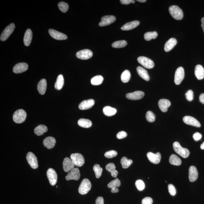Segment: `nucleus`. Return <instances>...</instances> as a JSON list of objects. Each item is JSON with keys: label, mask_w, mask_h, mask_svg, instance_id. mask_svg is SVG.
<instances>
[{"label": "nucleus", "mask_w": 204, "mask_h": 204, "mask_svg": "<svg viewBox=\"0 0 204 204\" xmlns=\"http://www.w3.org/2000/svg\"><path fill=\"white\" fill-rule=\"evenodd\" d=\"M15 28V24L14 23L9 25L7 26L5 28L3 31L1 36V40L2 41H4L7 40L8 38L10 35L12 34L13 32L14 31V29Z\"/></svg>", "instance_id": "obj_6"}, {"label": "nucleus", "mask_w": 204, "mask_h": 204, "mask_svg": "<svg viewBox=\"0 0 204 204\" xmlns=\"http://www.w3.org/2000/svg\"><path fill=\"white\" fill-rule=\"evenodd\" d=\"M56 140L53 137L49 136L44 140L43 145L48 149H51L54 148L56 144Z\"/></svg>", "instance_id": "obj_23"}, {"label": "nucleus", "mask_w": 204, "mask_h": 204, "mask_svg": "<svg viewBox=\"0 0 204 204\" xmlns=\"http://www.w3.org/2000/svg\"><path fill=\"white\" fill-rule=\"evenodd\" d=\"M78 123L79 126L84 128H89L92 126L91 121L88 119H80L78 120Z\"/></svg>", "instance_id": "obj_34"}, {"label": "nucleus", "mask_w": 204, "mask_h": 204, "mask_svg": "<svg viewBox=\"0 0 204 204\" xmlns=\"http://www.w3.org/2000/svg\"><path fill=\"white\" fill-rule=\"evenodd\" d=\"M27 64L24 62L19 63L16 64L13 68V71L15 74H20L24 72L28 69Z\"/></svg>", "instance_id": "obj_18"}, {"label": "nucleus", "mask_w": 204, "mask_h": 204, "mask_svg": "<svg viewBox=\"0 0 204 204\" xmlns=\"http://www.w3.org/2000/svg\"><path fill=\"white\" fill-rule=\"evenodd\" d=\"M159 107L162 112H167V109L170 107L171 103L167 99H162L159 100L158 103Z\"/></svg>", "instance_id": "obj_21"}, {"label": "nucleus", "mask_w": 204, "mask_h": 204, "mask_svg": "<svg viewBox=\"0 0 204 204\" xmlns=\"http://www.w3.org/2000/svg\"><path fill=\"white\" fill-rule=\"evenodd\" d=\"M147 156L149 161L153 164H158L161 160V155L160 152L154 154L152 152H149L147 154Z\"/></svg>", "instance_id": "obj_17"}, {"label": "nucleus", "mask_w": 204, "mask_h": 204, "mask_svg": "<svg viewBox=\"0 0 204 204\" xmlns=\"http://www.w3.org/2000/svg\"><path fill=\"white\" fill-rule=\"evenodd\" d=\"M93 53L90 50L84 49L77 52L76 56L79 59L82 60H87L92 57Z\"/></svg>", "instance_id": "obj_11"}, {"label": "nucleus", "mask_w": 204, "mask_h": 204, "mask_svg": "<svg viewBox=\"0 0 204 204\" xmlns=\"http://www.w3.org/2000/svg\"><path fill=\"white\" fill-rule=\"evenodd\" d=\"M158 36V33L156 32H148L144 35V38L146 40L149 41L152 39H155Z\"/></svg>", "instance_id": "obj_39"}, {"label": "nucleus", "mask_w": 204, "mask_h": 204, "mask_svg": "<svg viewBox=\"0 0 204 204\" xmlns=\"http://www.w3.org/2000/svg\"><path fill=\"white\" fill-rule=\"evenodd\" d=\"M169 10L170 15L175 20H180L183 18V11L177 6L172 5L169 8Z\"/></svg>", "instance_id": "obj_1"}, {"label": "nucleus", "mask_w": 204, "mask_h": 204, "mask_svg": "<svg viewBox=\"0 0 204 204\" xmlns=\"http://www.w3.org/2000/svg\"><path fill=\"white\" fill-rule=\"evenodd\" d=\"M103 112L106 116H114L117 112V110L114 108L110 106H107L105 107L103 109Z\"/></svg>", "instance_id": "obj_31"}, {"label": "nucleus", "mask_w": 204, "mask_h": 204, "mask_svg": "<svg viewBox=\"0 0 204 204\" xmlns=\"http://www.w3.org/2000/svg\"><path fill=\"white\" fill-rule=\"evenodd\" d=\"M47 83L46 79H43L39 82L38 85V90L39 94L42 95H43L46 93Z\"/></svg>", "instance_id": "obj_28"}, {"label": "nucleus", "mask_w": 204, "mask_h": 204, "mask_svg": "<svg viewBox=\"0 0 204 204\" xmlns=\"http://www.w3.org/2000/svg\"><path fill=\"white\" fill-rule=\"evenodd\" d=\"M195 75L198 80L203 79L204 78V68L201 65H196L195 69Z\"/></svg>", "instance_id": "obj_27"}, {"label": "nucleus", "mask_w": 204, "mask_h": 204, "mask_svg": "<svg viewBox=\"0 0 204 204\" xmlns=\"http://www.w3.org/2000/svg\"><path fill=\"white\" fill-rule=\"evenodd\" d=\"M93 170L95 173L96 178H100L102 175L103 168H101L99 164H96L93 167Z\"/></svg>", "instance_id": "obj_41"}, {"label": "nucleus", "mask_w": 204, "mask_h": 204, "mask_svg": "<svg viewBox=\"0 0 204 204\" xmlns=\"http://www.w3.org/2000/svg\"><path fill=\"white\" fill-rule=\"evenodd\" d=\"M199 100L202 104H204V93L201 94L200 95Z\"/></svg>", "instance_id": "obj_54"}, {"label": "nucleus", "mask_w": 204, "mask_h": 204, "mask_svg": "<svg viewBox=\"0 0 204 204\" xmlns=\"http://www.w3.org/2000/svg\"><path fill=\"white\" fill-rule=\"evenodd\" d=\"M169 161L172 165L180 166L182 164V160L177 155L172 154L170 156Z\"/></svg>", "instance_id": "obj_35"}, {"label": "nucleus", "mask_w": 204, "mask_h": 204, "mask_svg": "<svg viewBox=\"0 0 204 204\" xmlns=\"http://www.w3.org/2000/svg\"><path fill=\"white\" fill-rule=\"evenodd\" d=\"M183 122L186 124L191 126L200 128L201 127L200 123L197 119L192 116H186L183 118Z\"/></svg>", "instance_id": "obj_15"}, {"label": "nucleus", "mask_w": 204, "mask_h": 204, "mask_svg": "<svg viewBox=\"0 0 204 204\" xmlns=\"http://www.w3.org/2000/svg\"><path fill=\"white\" fill-rule=\"evenodd\" d=\"M48 131L47 127L44 125H40L35 128L34 132L38 136H41Z\"/></svg>", "instance_id": "obj_32"}, {"label": "nucleus", "mask_w": 204, "mask_h": 204, "mask_svg": "<svg viewBox=\"0 0 204 204\" xmlns=\"http://www.w3.org/2000/svg\"><path fill=\"white\" fill-rule=\"evenodd\" d=\"M137 1L141 3H144L146 2V0H137Z\"/></svg>", "instance_id": "obj_57"}, {"label": "nucleus", "mask_w": 204, "mask_h": 204, "mask_svg": "<svg viewBox=\"0 0 204 204\" xmlns=\"http://www.w3.org/2000/svg\"><path fill=\"white\" fill-rule=\"evenodd\" d=\"M173 147L174 151L181 157L184 158H188L189 157L190 154L189 150L181 146L178 142L176 141L173 143Z\"/></svg>", "instance_id": "obj_2"}, {"label": "nucleus", "mask_w": 204, "mask_h": 204, "mask_svg": "<svg viewBox=\"0 0 204 204\" xmlns=\"http://www.w3.org/2000/svg\"><path fill=\"white\" fill-rule=\"evenodd\" d=\"M119 189L117 187H115L112 188H111V192L112 193H117V192H119Z\"/></svg>", "instance_id": "obj_55"}, {"label": "nucleus", "mask_w": 204, "mask_h": 204, "mask_svg": "<svg viewBox=\"0 0 204 204\" xmlns=\"http://www.w3.org/2000/svg\"><path fill=\"white\" fill-rule=\"evenodd\" d=\"M120 2L123 5H129V4L135 3V1L134 0H121Z\"/></svg>", "instance_id": "obj_52"}, {"label": "nucleus", "mask_w": 204, "mask_h": 204, "mask_svg": "<svg viewBox=\"0 0 204 204\" xmlns=\"http://www.w3.org/2000/svg\"><path fill=\"white\" fill-rule=\"evenodd\" d=\"M140 24V22L138 20H134V21L126 23L121 27V29L124 31L132 30V29L138 27L139 25Z\"/></svg>", "instance_id": "obj_24"}, {"label": "nucleus", "mask_w": 204, "mask_h": 204, "mask_svg": "<svg viewBox=\"0 0 204 204\" xmlns=\"http://www.w3.org/2000/svg\"><path fill=\"white\" fill-rule=\"evenodd\" d=\"M75 165L71 159L66 157L64 159L63 162V167L65 172H69L74 169Z\"/></svg>", "instance_id": "obj_20"}, {"label": "nucleus", "mask_w": 204, "mask_h": 204, "mask_svg": "<svg viewBox=\"0 0 204 204\" xmlns=\"http://www.w3.org/2000/svg\"><path fill=\"white\" fill-rule=\"evenodd\" d=\"M106 168L108 171L110 172L112 177L114 178L117 177L118 172L116 170V166L114 163H109L106 165Z\"/></svg>", "instance_id": "obj_30"}, {"label": "nucleus", "mask_w": 204, "mask_h": 204, "mask_svg": "<svg viewBox=\"0 0 204 204\" xmlns=\"http://www.w3.org/2000/svg\"><path fill=\"white\" fill-rule=\"evenodd\" d=\"M80 176L79 170L78 168H74L68 173L65 179L67 180H78L80 178Z\"/></svg>", "instance_id": "obj_13"}, {"label": "nucleus", "mask_w": 204, "mask_h": 204, "mask_svg": "<svg viewBox=\"0 0 204 204\" xmlns=\"http://www.w3.org/2000/svg\"><path fill=\"white\" fill-rule=\"evenodd\" d=\"M120 186L121 182L119 179L117 178L112 181L107 185L108 187L111 189L115 187H119Z\"/></svg>", "instance_id": "obj_42"}, {"label": "nucleus", "mask_w": 204, "mask_h": 204, "mask_svg": "<svg viewBox=\"0 0 204 204\" xmlns=\"http://www.w3.org/2000/svg\"><path fill=\"white\" fill-rule=\"evenodd\" d=\"M146 118L147 120L149 122H154L155 119V115L151 111H148L147 112L146 115Z\"/></svg>", "instance_id": "obj_44"}, {"label": "nucleus", "mask_w": 204, "mask_h": 204, "mask_svg": "<svg viewBox=\"0 0 204 204\" xmlns=\"http://www.w3.org/2000/svg\"><path fill=\"white\" fill-rule=\"evenodd\" d=\"M185 96L186 99L189 101H191L194 98V93L192 90H190L186 92Z\"/></svg>", "instance_id": "obj_47"}, {"label": "nucleus", "mask_w": 204, "mask_h": 204, "mask_svg": "<svg viewBox=\"0 0 204 204\" xmlns=\"http://www.w3.org/2000/svg\"><path fill=\"white\" fill-rule=\"evenodd\" d=\"M70 159L74 165L77 167H81L85 163L84 157L79 153L71 154Z\"/></svg>", "instance_id": "obj_5"}, {"label": "nucleus", "mask_w": 204, "mask_h": 204, "mask_svg": "<svg viewBox=\"0 0 204 204\" xmlns=\"http://www.w3.org/2000/svg\"><path fill=\"white\" fill-rule=\"evenodd\" d=\"M64 83L63 75H60L58 76L55 85V88L58 90H61L63 88Z\"/></svg>", "instance_id": "obj_33"}, {"label": "nucleus", "mask_w": 204, "mask_h": 204, "mask_svg": "<svg viewBox=\"0 0 204 204\" xmlns=\"http://www.w3.org/2000/svg\"><path fill=\"white\" fill-rule=\"evenodd\" d=\"M58 6L59 10L63 13H66L69 8L68 4L64 2H59Z\"/></svg>", "instance_id": "obj_43"}, {"label": "nucleus", "mask_w": 204, "mask_h": 204, "mask_svg": "<svg viewBox=\"0 0 204 204\" xmlns=\"http://www.w3.org/2000/svg\"><path fill=\"white\" fill-rule=\"evenodd\" d=\"M133 161L132 160L128 159L126 157H123L121 160V163L122 164V167L124 169L128 168L131 164H132Z\"/></svg>", "instance_id": "obj_38"}, {"label": "nucleus", "mask_w": 204, "mask_h": 204, "mask_svg": "<svg viewBox=\"0 0 204 204\" xmlns=\"http://www.w3.org/2000/svg\"><path fill=\"white\" fill-rule=\"evenodd\" d=\"M116 20V17L113 16H104L102 17L101 20L99 23V25L100 27L109 26L114 22Z\"/></svg>", "instance_id": "obj_12"}, {"label": "nucleus", "mask_w": 204, "mask_h": 204, "mask_svg": "<svg viewBox=\"0 0 204 204\" xmlns=\"http://www.w3.org/2000/svg\"><path fill=\"white\" fill-rule=\"evenodd\" d=\"M118 153L117 152L114 150H112L106 152L104 154L105 157L108 158H111L116 157L117 156Z\"/></svg>", "instance_id": "obj_46"}, {"label": "nucleus", "mask_w": 204, "mask_h": 204, "mask_svg": "<svg viewBox=\"0 0 204 204\" xmlns=\"http://www.w3.org/2000/svg\"><path fill=\"white\" fill-rule=\"evenodd\" d=\"M177 44V40L174 38H171L167 41L164 46V50L166 52H168L173 49Z\"/></svg>", "instance_id": "obj_25"}, {"label": "nucleus", "mask_w": 204, "mask_h": 204, "mask_svg": "<svg viewBox=\"0 0 204 204\" xmlns=\"http://www.w3.org/2000/svg\"><path fill=\"white\" fill-rule=\"evenodd\" d=\"M46 175L51 185H55L57 183L58 179L57 174L55 170L53 169L50 168L46 172Z\"/></svg>", "instance_id": "obj_9"}, {"label": "nucleus", "mask_w": 204, "mask_h": 204, "mask_svg": "<svg viewBox=\"0 0 204 204\" xmlns=\"http://www.w3.org/2000/svg\"><path fill=\"white\" fill-rule=\"evenodd\" d=\"M136 70L138 75L141 78L146 81H149L150 77L146 70L142 67L138 66L136 68Z\"/></svg>", "instance_id": "obj_29"}, {"label": "nucleus", "mask_w": 204, "mask_h": 204, "mask_svg": "<svg viewBox=\"0 0 204 204\" xmlns=\"http://www.w3.org/2000/svg\"><path fill=\"white\" fill-rule=\"evenodd\" d=\"M33 34L32 31L30 29H28L25 33L24 42L26 46H30L32 39Z\"/></svg>", "instance_id": "obj_26"}, {"label": "nucleus", "mask_w": 204, "mask_h": 204, "mask_svg": "<svg viewBox=\"0 0 204 204\" xmlns=\"http://www.w3.org/2000/svg\"><path fill=\"white\" fill-rule=\"evenodd\" d=\"M95 204H104V199L101 196H99L96 200Z\"/></svg>", "instance_id": "obj_53"}, {"label": "nucleus", "mask_w": 204, "mask_h": 204, "mask_svg": "<svg viewBox=\"0 0 204 204\" xmlns=\"http://www.w3.org/2000/svg\"><path fill=\"white\" fill-rule=\"evenodd\" d=\"M26 158L29 165L32 168L36 169L38 167L37 157L33 153L29 152L28 153Z\"/></svg>", "instance_id": "obj_8"}, {"label": "nucleus", "mask_w": 204, "mask_h": 204, "mask_svg": "<svg viewBox=\"0 0 204 204\" xmlns=\"http://www.w3.org/2000/svg\"><path fill=\"white\" fill-rule=\"evenodd\" d=\"M201 22H202V27L204 33V17H202V19Z\"/></svg>", "instance_id": "obj_56"}, {"label": "nucleus", "mask_w": 204, "mask_h": 204, "mask_svg": "<svg viewBox=\"0 0 204 204\" xmlns=\"http://www.w3.org/2000/svg\"><path fill=\"white\" fill-rule=\"evenodd\" d=\"M135 186L138 190L142 191L145 188V184L142 180H138L135 182Z\"/></svg>", "instance_id": "obj_45"}, {"label": "nucleus", "mask_w": 204, "mask_h": 204, "mask_svg": "<svg viewBox=\"0 0 204 204\" xmlns=\"http://www.w3.org/2000/svg\"><path fill=\"white\" fill-rule=\"evenodd\" d=\"M104 80L103 77L100 75H97L93 77L91 80V83L93 85L98 86L101 84Z\"/></svg>", "instance_id": "obj_36"}, {"label": "nucleus", "mask_w": 204, "mask_h": 204, "mask_svg": "<svg viewBox=\"0 0 204 204\" xmlns=\"http://www.w3.org/2000/svg\"><path fill=\"white\" fill-rule=\"evenodd\" d=\"M27 117V113L23 109H19L16 111L13 115V120L16 123L20 124L25 121Z\"/></svg>", "instance_id": "obj_3"}, {"label": "nucleus", "mask_w": 204, "mask_h": 204, "mask_svg": "<svg viewBox=\"0 0 204 204\" xmlns=\"http://www.w3.org/2000/svg\"><path fill=\"white\" fill-rule=\"evenodd\" d=\"M193 137L195 141H199L202 138V135L199 132H196L193 135Z\"/></svg>", "instance_id": "obj_51"}, {"label": "nucleus", "mask_w": 204, "mask_h": 204, "mask_svg": "<svg viewBox=\"0 0 204 204\" xmlns=\"http://www.w3.org/2000/svg\"><path fill=\"white\" fill-rule=\"evenodd\" d=\"M131 74L128 70H125L121 75V80L124 83H127L130 80Z\"/></svg>", "instance_id": "obj_37"}, {"label": "nucleus", "mask_w": 204, "mask_h": 204, "mask_svg": "<svg viewBox=\"0 0 204 204\" xmlns=\"http://www.w3.org/2000/svg\"><path fill=\"white\" fill-rule=\"evenodd\" d=\"M198 172L196 167L192 166L189 167V178L190 182H194L197 180Z\"/></svg>", "instance_id": "obj_22"}, {"label": "nucleus", "mask_w": 204, "mask_h": 204, "mask_svg": "<svg viewBox=\"0 0 204 204\" xmlns=\"http://www.w3.org/2000/svg\"><path fill=\"white\" fill-rule=\"evenodd\" d=\"M184 77V71L182 67L177 68L175 74L174 82L176 85H179L181 83Z\"/></svg>", "instance_id": "obj_10"}, {"label": "nucleus", "mask_w": 204, "mask_h": 204, "mask_svg": "<svg viewBox=\"0 0 204 204\" xmlns=\"http://www.w3.org/2000/svg\"><path fill=\"white\" fill-rule=\"evenodd\" d=\"M153 200L150 197H146L144 198L142 200V204H152Z\"/></svg>", "instance_id": "obj_50"}, {"label": "nucleus", "mask_w": 204, "mask_h": 204, "mask_svg": "<svg viewBox=\"0 0 204 204\" xmlns=\"http://www.w3.org/2000/svg\"><path fill=\"white\" fill-rule=\"evenodd\" d=\"M127 45V42L126 40H122L116 41L112 45V47L115 48H121L126 46Z\"/></svg>", "instance_id": "obj_40"}, {"label": "nucleus", "mask_w": 204, "mask_h": 204, "mask_svg": "<svg viewBox=\"0 0 204 204\" xmlns=\"http://www.w3.org/2000/svg\"><path fill=\"white\" fill-rule=\"evenodd\" d=\"M94 104V100L93 99L84 100L79 105V108L81 110H87L91 108Z\"/></svg>", "instance_id": "obj_19"}, {"label": "nucleus", "mask_w": 204, "mask_h": 204, "mask_svg": "<svg viewBox=\"0 0 204 204\" xmlns=\"http://www.w3.org/2000/svg\"><path fill=\"white\" fill-rule=\"evenodd\" d=\"M145 96L144 92L141 91H136L134 92L130 93L126 95V97L128 99L132 100H140Z\"/></svg>", "instance_id": "obj_16"}, {"label": "nucleus", "mask_w": 204, "mask_h": 204, "mask_svg": "<svg viewBox=\"0 0 204 204\" xmlns=\"http://www.w3.org/2000/svg\"><path fill=\"white\" fill-rule=\"evenodd\" d=\"M127 136V134L124 131H122L118 133L116 135V137L118 139H122L126 138Z\"/></svg>", "instance_id": "obj_49"}, {"label": "nucleus", "mask_w": 204, "mask_h": 204, "mask_svg": "<svg viewBox=\"0 0 204 204\" xmlns=\"http://www.w3.org/2000/svg\"><path fill=\"white\" fill-rule=\"evenodd\" d=\"M49 32L50 35L53 38L58 40H66L68 39V36L63 33L59 32L57 31L50 29L49 30Z\"/></svg>", "instance_id": "obj_14"}, {"label": "nucleus", "mask_w": 204, "mask_h": 204, "mask_svg": "<svg viewBox=\"0 0 204 204\" xmlns=\"http://www.w3.org/2000/svg\"><path fill=\"white\" fill-rule=\"evenodd\" d=\"M200 148L202 150L204 149V142L201 145Z\"/></svg>", "instance_id": "obj_58"}, {"label": "nucleus", "mask_w": 204, "mask_h": 204, "mask_svg": "<svg viewBox=\"0 0 204 204\" xmlns=\"http://www.w3.org/2000/svg\"><path fill=\"white\" fill-rule=\"evenodd\" d=\"M138 62L145 68L151 69L154 67V61L145 56H140L138 58Z\"/></svg>", "instance_id": "obj_7"}, {"label": "nucleus", "mask_w": 204, "mask_h": 204, "mask_svg": "<svg viewBox=\"0 0 204 204\" xmlns=\"http://www.w3.org/2000/svg\"><path fill=\"white\" fill-rule=\"evenodd\" d=\"M91 187V183L90 180L88 179H84L79 188V192L81 195H85L89 191Z\"/></svg>", "instance_id": "obj_4"}, {"label": "nucleus", "mask_w": 204, "mask_h": 204, "mask_svg": "<svg viewBox=\"0 0 204 204\" xmlns=\"http://www.w3.org/2000/svg\"><path fill=\"white\" fill-rule=\"evenodd\" d=\"M169 193L172 196H175L176 194V190L175 186L172 184H169L168 186Z\"/></svg>", "instance_id": "obj_48"}]
</instances>
